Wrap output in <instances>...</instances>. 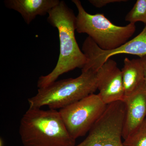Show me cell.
<instances>
[{
    "label": "cell",
    "mask_w": 146,
    "mask_h": 146,
    "mask_svg": "<svg viewBox=\"0 0 146 146\" xmlns=\"http://www.w3.org/2000/svg\"><path fill=\"white\" fill-rule=\"evenodd\" d=\"M76 18L74 11L60 1L48 14L47 21L57 29L60 42V53L57 64L49 74L38 79L37 86L44 88L57 80L61 75L77 68H83L86 64L85 55L79 47L76 40Z\"/></svg>",
    "instance_id": "obj_1"
},
{
    "label": "cell",
    "mask_w": 146,
    "mask_h": 146,
    "mask_svg": "<svg viewBox=\"0 0 146 146\" xmlns=\"http://www.w3.org/2000/svg\"><path fill=\"white\" fill-rule=\"evenodd\" d=\"M107 106L98 94H94L60 109L59 112L68 132L76 140L89 132Z\"/></svg>",
    "instance_id": "obj_5"
},
{
    "label": "cell",
    "mask_w": 146,
    "mask_h": 146,
    "mask_svg": "<svg viewBox=\"0 0 146 146\" xmlns=\"http://www.w3.org/2000/svg\"><path fill=\"white\" fill-rule=\"evenodd\" d=\"M89 2L97 8H102L109 4L127 1L125 0H90Z\"/></svg>",
    "instance_id": "obj_14"
},
{
    "label": "cell",
    "mask_w": 146,
    "mask_h": 146,
    "mask_svg": "<svg viewBox=\"0 0 146 146\" xmlns=\"http://www.w3.org/2000/svg\"><path fill=\"white\" fill-rule=\"evenodd\" d=\"M4 141L2 138L0 139V146H4Z\"/></svg>",
    "instance_id": "obj_16"
},
{
    "label": "cell",
    "mask_w": 146,
    "mask_h": 146,
    "mask_svg": "<svg viewBox=\"0 0 146 146\" xmlns=\"http://www.w3.org/2000/svg\"><path fill=\"white\" fill-rule=\"evenodd\" d=\"M121 70L125 98L136 92L145 83L143 64L140 58H126Z\"/></svg>",
    "instance_id": "obj_10"
},
{
    "label": "cell",
    "mask_w": 146,
    "mask_h": 146,
    "mask_svg": "<svg viewBox=\"0 0 146 146\" xmlns=\"http://www.w3.org/2000/svg\"><path fill=\"white\" fill-rule=\"evenodd\" d=\"M59 0H5L7 8L16 11L29 25L38 16H44L60 3Z\"/></svg>",
    "instance_id": "obj_9"
},
{
    "label": "cell",
    "mask_w": 146,
    "mask_h": 146,
    "mask_svg": "<svg viewBox=\"0 0 146 146\" xmlns=\"http://www.w3.org/2000/svg\"><path fill=\"white\" fill-rule=\"evenodd\" d=\"M98 90L96 72L82 71L76 78L56 80L38 89L36 95L28 100L30 108L61 109L80 100Z\"/></svg>",
    "instance_id": "obj_3"
},
{
    "label": "cell",
    "mask_w": 146,
    "mask_h": 146,
    "mask_svg": "<svg viewBox=\"0 0 146 146\" xmlns=\"http://www.w3.org/2000/svg\"><path fill=\"white\" fill-rule=\"evenodd\" d=\"M124 146H146V118L123 142Z\"/></svg>",
    "instance_id": "obj_13"
},
{
    "label": "cell",
    "mask_w": 146,
    "mask_h": 146,
    "mask_svg": "<svg viewBox=\"0 0 146 146\" xmlns=\"http://www.w3.org/2000/svg\"><path fill=\"white\" fill-rule=\"evenodd\" d=\"M82 51L86 58V64L82 71L92 70L96 72L110 57L115 55L125 54L134 55L140 58L146 55V25L142 32L133 39L117 48L112 50L101 49L89 36L84 40Z\"/></svg>",
    "instance_id": "obj_6"
},
{
    "label": "cell",
    "mask_w": 146,
    "mask_h": 146,
    "mask_svg": "<svg viewBox=\"0 0 146 146\" xmlns=\"http://www.w3.org/2000/svg\"><path fill=\"white\" fill-rule=\"evenodd\" d=\"M125 21L129 23L141 22L146 25V0H137L133 8L125 16Z\"/></svg>",
    "instance_id": "obj_12"
},
{
    "label": "cell",
    "mask_w": 146,
    "mask_h": 146,
    "mask_svg": "<svg viewBox=\"0 0 146 146\" xmlns=\"http://www.w3.org/2000/svg\"><path fill=\"white\" fill-rule=\"evenodd\" d=\"M122 138L119 131L105 128L88 135L81 143L74 146H124Z\"/></svg>",
    "instance_id": "obj_11"
},
{
    "label": "cell",
    "mask_w": 146,
    "mask_h": 146,
    "mask_svg": "<svg viewBox=\"0 0 146 146\" xmlns=\"http://www.w3.org/2000/svg\"><path fill=\"white\" fill-rule=\"evenodd\" d=\"M19 133L24 146H74L59 111L29 108L21 118Z\"/></svg>",
    "instance_id": "obj_2"
},
{
    "label": "cell",
    "mask_w": 146,
    "mask_h": 146,
    "mask_svg": "<svg viewBox=\"0 0 146 146\" xmlns=\"http://www.w3.org/2000/svg\"><path fill=\"white\" fill-rule=\"evenodd\" d=\"M125 114L123 125L122 138L124 140L133 133L146 118V84L132 95L125 97Z\"/></svg>",
    "instance_id": "obj_8"
},
{
    "label": "cell",
    "mask_w": 146,
    "mask_h": 146,
    "mask_svg": "<svg viewBox=\"0 0 146 146\" xmlns=\"http://www.w3.org/2000/svg\"><path fill=\"white\" fill-rule=\"evenodd\" d=\"M78 11L76 18V31L86 33L104 50H115L128 42L135 33V24L118 26L111 23L103 14L87 13L79 0H72Z\"/></svg>",
    "instance_id": "obj_4"
},
{
    "label": "cell",
    "mask_w": 146,
    "mask_h": 146,
    "mask_svg": "<svg viewBox=\"0 0 146 146\" xmlns=\"http://www.w3.org/2000/svg\"><path fill=\"white\" fill-rule=\"evenodd\" d=\"M143 67L144 76H145V83L146 84V55L143 57L140 58Z\"/></svg>",
    "instance_id": "obj_15"
},
{
    "label": "cell",
    "mask_w": 146,
    "mask_h": 146,
    "mask_svg": "<svg viewBox=\"0 0 146 146\" xmlns=\"http://www.w3.org/2000/svg\"><path fill=\"white\" fill-rule=\"evenodd\" d=\"M98 95L106 105L123 101L125 94L121 70L116 61L108 59L96 72Z\"/></svg>",
    "instance_id": "obj_7"
}]
</instances>
